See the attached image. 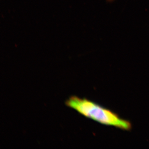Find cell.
Segmentation results:
<instances>
[{"label":"cell","mask_w":149,"mask_h":149,"mask_svg":"<svg viewBox=\"0 0 149 149\" xmlns=\"http://www.w3.org/2000/svg\"><path fill=\"white\" fill-rule=\"evenodd\" d=\"M115 0H107V1L109 2H111Z\"/></svg>","instance_id":"cell-2"},{"label":"cell","mask_w":149,"mask_h":149,"mask_svg":"<svg viewBox=\"0 0 149 149\" xmlns=\"http://www.w3.org/2000/svg\"><path fill=\"white\" fill-rule=\"evenodd\" d=\"M67 106L85 117L103 125L129 130L132 128L128 120L123 119L115 113L86 99L72 96L65 102Z\"/></svg>","instance_id":"cell-1"}]
</instances>
